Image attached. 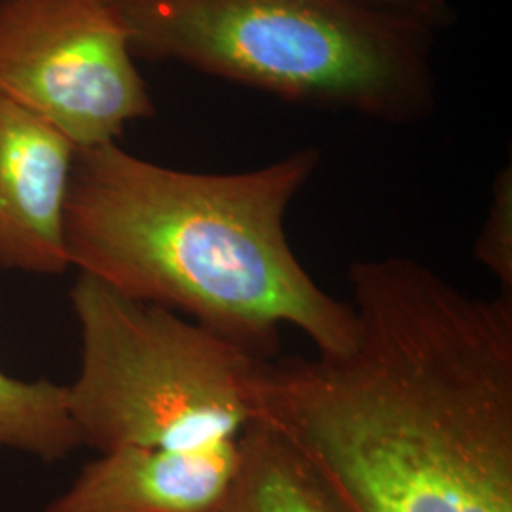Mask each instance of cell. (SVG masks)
<instances>
[{
	"mask_svg": "<svg viewBox=\"0 0 512 512\" xmlns=\"http://www.w3.org/2000/svg\"><path fill=\"white\" fill-rule=\"evenodd\" d=\"M319 164L317 148H300L251 171L194 173L118 143L76 148L63 211L69 264L256 359L274 357L283 327L321 355H342L355 342L351 304L311 279L285 232Z\"/></svg>",
	"mask_w": 512,
	"mask_h": 512,
	"instance_id": "1",
	"label": "cell"
},
{
	"mask_svg": "<svg viewBox=\"0 0 512 512\" xmlns=\"http://www.w3.org/2000/svg\"><path fill=\"white\" fill-rule=\"evenodd\" d=\"M135 59L310 109L412 124L437 107L431 27L376 0H107Z\"/></svg>",
	"mask_w": 512,
	"mask_h": 512,
	"instance_id": "2",
	"label": "cell"
},
{
	"mask_svg": "<svg viewBox=\"0 0 512 512\" xmlns=\"http://www.w3.org/2000/svg\"><path fill=\"white\" fill-rule=\"evenodd\" d=\"M71 304L82 363L69 401L82 444L200 452L241 439L255 420L256 359L175 311L78 272Z\"/></svg>",
	"mask_w": 512,
	"mask_h": 512,
	"instance_id": "3",
	"label": "cell"
},
{
	"mask_svg": "<svg viewBox=\"0 0 512 512\" xmlns=\"http://www.w3.org/2000/svg\"><path fill=\"white\" fill-rule=\"evenodd\" d=\"M135 61L107 0H0V93L76 148L154 116Z\"/></svg>",
	"mask_w": 512,
	"mask_h": 512,
	"instance_id": "4",
	"label": "cell"
},
{
	"mask_svg": "<svg viewBox=\"0 0 512 512\" xmlns=\"http://www.w3.org/2000/svg\"><path fill=\"white\" fill-rule=\"evenodd\" d=\"M76 147L0 93V268L59 275L71 268L63 211Z\"/></svg>",
	"mask_w": 512,
	"mask_h": 512,
	"instance_id": "5",
	"label": "cell"
},
{
	"mask_svg": "<svg viewBox=\"0 0 512 512\" xmlns=\"http://www.w3.org/2000/svg\"><path fill=\"white\" fill-rule=\"evenodd\" d=\"M239 442L200 452H105L44 512H207L236 471Z\"/></svg>",
	"mask_w": 512,
	"mask_h": 512,
	"instance_id": "6",
	"label": "cell"
},
{
	"mask_svg": "<svg viewBox=\"0 0 512 512\" xmlns=\"http://www.w3.org/2000/svg\"><path fill=\"white\" fill-rule=\"evenodd\" d=\"M207 512H334L310 465L272 427L253 420L236 471Z\"/></svg>",
	"mask_w": 512,
	"mask_h": 512,
	"instance_id": "7",
	"label": "cell"
},
{
	"mask_svg": "<svg viewBox=\"0 0 512 512\" xmlns=\"http://www.w3.org/2000/svg\"><path fill=\"white\" fill-rule=\"evenodd\" d=\"M80 446L69 385L25 382L0 370V448L59 461Z\"/></svg>",
	"mask_w": 512,
	"mask_h": 512,
	"instance_id": "8",
	"label": "cell"
},
{
	"mask_svg": "<svg viewBox=\"0 0 512 512\" xmlns=\"http://www.w3.org/2000/svg\"><path fill=\"white\" fill-rule=\"evenodd\" d=\"M492 205L482 232L476 239L478 260L492 270L501 283V293L512 294V169L505 167L495 177Z\"/></svg>",
	"mask_w": 512,
	"mask_h": 512,
	"instance_id": "9",
	"label": "cell"
},
{
	"mask_svg": "<svg viewBox=\"0 0 512 512\" xmlns=\"http://www.w3.org/2000/svg\"><path fill=\"white\" fill-rule=\"evenodd\" d=\"M401 12L408 18L416 19L423 25L431 27L435 33L446 29L454 18V2L452 0H376Z\"/></svg>",
	"mask_w": 512,
	"mask_h": 512,
	"instance_id": "10",
	"label": "cell"
}]
</instances>
